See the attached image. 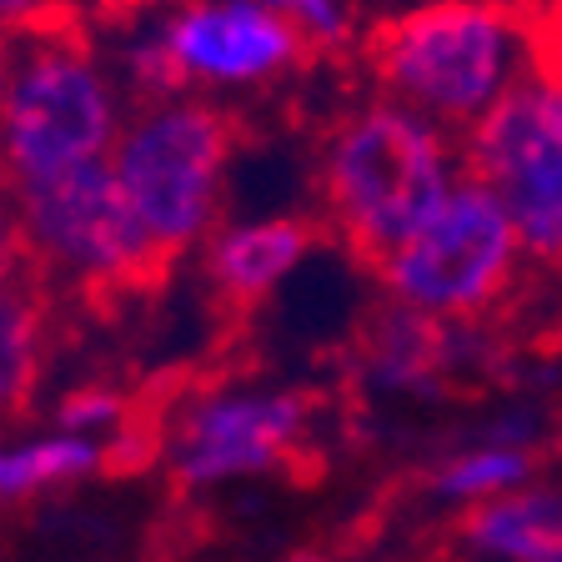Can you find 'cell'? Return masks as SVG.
I'll return each mask as SVG.
<instances>
[{
	"label": "cell",
	"instance_id": "obj_1",
	"mask_svg": "<svg viewBox=\"0 0 562 562\" xmlns=\"http://www.w3.org/2000/svg\"><path fill=\"white\" fill-rule=\"evenodd\" d=\"M462 136L422 111L372 91L351 101L316 146V201L322 222L347 251L382 261L402 246L437 201L462 181Z\"/></svg>",
	"mask_w": 562,
	"mask_h": 562
},
{
	"label": "cell",
	"instance_id": "obj_2",
	"mask_svg": "<svg viewBox=\"0 0 562 562\" xmlns=\"http://www.w3.org/2000/svg\"><path fill=\"white\" fill-rule=\"evenodd\" d=\"M362 60L382 95L462 136L532 76V15L503 0H422L362 35Z\"/></svg>",
	"mask_w": 562,
	"mask_h": 562
},
{
	"label": "cell",
	"instance_id": "obj_3",
	"mask_svg": "<svg viewBox=\"0 0 562 562\" xmlns=\"http://www.w3.org/2000/svg\"><path fill=\"white\" fill-rule=\"evenodd\" d=\"M131 105L111 50L95 46L81 21L60 15L25 31L0 95V181L21 191L76 166L111 161Z\"/></svg>",
	"mask_w": 562,
	"mask_h": 562
},
{
	"label": "cell",
	"instance_id": "obj_4",
	"mask_svg": "<svg viewBox=\"0 0 562 562\" xmlns=\"http://www.w3.org/2000/svg\"><path fill=\"white\" fill-rule=\"evenodd\" d=\"M232 156L236 121L222 101L181 91L131 105L111 146V171L161 267L201 251V241L226 222Z\"/></svg>",
	"mask_w": 562,
	"mask_h": 562
},
{
	"label": "cell",
	"instance_id": "obj_5",
	"mask_svg": "<svg viewBox=\"0 0 562 562\" xmlns=\"http://www.w3.org/2000/svg\"><path fill=\"white\" fill-rule=\"evenodd\" d=\"M527 246L487 181L462 171L437 211L402 246L376 261L386 302L427 312L437 322H482L517 292Z\"/></svg>",
	"mask_w": 562,
	"mask_h": 562
},
{
	"label": "cell",
	"instance_id": "obj_6",
	"mask_svg": "<svg viewBox=\"0 0 562 562\" xmlns=\"http://www.w3.org/2000/svg\"><path fill=\"white\" fill-rule=\"evenodd\" d=\"M15 201H21L31 267H41L50 281L81 292H116L161 271V257L140 232L111 161H91L21 187Z\"/></svg>",
	"mask_w": 562,
	"mask_h": 562
},
{
	"label": "cell",
	"instance_id": "obj_7",
	"mask_svg": "<svg viewBox=\"0 0 562 562\" xmlns=\"http://www.w3.org/2000/svg\"><path fill=\"white\" fill-rule=\"evenodd\" d=\"M146 25L171 95L191 91L226 105L277 91L312 60L302 35L267 0H166L146 11Z\"/></svg>",
	"mask_w": 562,
	"mask_h": 562
},
{
	"label": "cell",
	"instance_id": "obj_8",
	"mask_svg": "<svg viewBox=\"0 0 562 562\" xmlns=\"http://www.w3.org/2000/svg\"><path fill=\"white\" fill-rule=\"evenodd\" d=\"M306 432H312V402L302 392L232 382L176 402L156 437V452L181 487L211 492L286 468L302 452Z\"/></svg>",
	"mask_w": 562,
	"mask_h": 562
},
{
	"label": "cell",
	"instance_id": "obj_9",
	"mask_svg": "<svg viewBox=\"0 0 562 562\" xmlns=\"http://www.w3.org/2000/svg\"><path fill=\"white\" fill-rule=\"evenodd\" d=\"M462 166L507 206L527 261L558 271L562 261V81L532 70L472 131H462Z\"/></svg>",
	"mask_w": 562,
	"mask_h": 562
},
{
	"label": "cell",
	"instance_id": "obj_10",
	"mask_svg": "<svg viewBox=\"0 0 562 562\" xmlns=\"http://www.w3.org/2000/svg\"><path fill=\"white\" fill-rule=\"evenodd\" d=\"M477 322H437L402 302H382V312L362 327L357 367L382 397H427L452 367L477 362Z\"/></svg>",
	"mask_w": 562,
	"mask_h": 562
},
{
	"label": "cell",
	"instance_id": "obj_11",
	"mask_svg": "<svg viewBox=\"0 0 562 562\" xmlns=\"http://www.w3.org/2000/svg\"><path fill=\"white\" fill-rule=\"evenodd\" d=\"M316 251V226L306 216L277 211V216H241L222 222L201 241V271L206 286L232 306H257L281 292L306 257Z\"/></svg>",
	"mask_w": 562,
	"mask_h": 562
},
{
	"label": "cell",
	"instance_id": "obj_12",
	"mask_svg": "<svg viewBox=\"0 0 562 562\" xmlns=\"http://www.w3.org/2000/svg\"><path fill=\"white\" fill-rule=\"evenodd\" d=\"M462 542L487 562H562V492L527 482L468 507Z\"/></svg>",
	"mask_w": 562,
	"mask_h": 562
},
{
	"label": "cell",
	"instance_id": "obj_13",
	"mask_svg": "<svg viewBox=\"0 0 562 562\" xmlns=\"http://www.w3.org/2000/svg\"><path fill=\"white\" fill-rule=\"evenodd\" d=\"M111 442L81 432H35V437H0V503H25L50 487L81 482L105 468Z\"/></svg>",
	"mask_w": 562,
	"mask_h": 562
},
{
	"label": "cell",
	"instance_id": "obj_14",
	"mask_svg": "<svg viewBox=\"0 0 562 562\" xmlns=\"http://www.w3.org/2000/svg\"><path fill=\"white\" fill-rule=\"evenodd\" d=\"M46 362V302L25 277L0 281V417L25 407Z\"/></svg>",
	"mask_w": 562,
	"mask_h": 562
},
{
	"label": "cell",
	"instance_id": "obj_15",
	"mask_svg": "<svg viewBox=\"0 0 562 562\" xmlns=\"http://www.w3.org/2000/svg\"><path fill=\"white\" fill-rule=\"evenodd\" d=\"M538 472V457L532 447H497V442H472L462 452H452L437 468L432 492L447 497V503H462V507H477L487 497H503V492H517L532 482Z\"/></svg>",
	"mask_w": 562,
	"mask_h": 562
},
{
	"label": "cell",
	"instance_id": "obj_16",
	"mask_svg": "<svg viewBox=\"0 0 562 562\" xmlns=\"http://www.w3.org/2000/svg\"><path fill=\"white\" fill-rule=\"evenodd\" d=\"M281 21L302 35L312 56H337L357 41V11L351 0H267Z\"/></svg>",
	"mask_w": 562,
	"mask_h": 562
},
{
	"label": "cell",
	"instance_id": "obj_17",
	"mask_svg": "<svg viewBox=\"0 0 562 562\" xmlns=\"http://www.w3.org/2000/svg\"><path fill=\"white\" fill-rule=\"evenodd\" d=\"M126 417H131V407L116 386H81V392H70L56 407L60 432H81V437H95V442H111V447H116V432L126 427Z\"/></svg>",
	"mask_w": 562,
	"mask_h": 562
},
{
	"label": "cell",
	"instance_id": "obj_18",
	"mask_svg": "<svg viewBox=\"0 0 562 562\" xmlns=\"http://www.w3.org/2000/svg\"><path fill=\"white\" fill-rule=\"evenodd\" d=\"M25 267H31V246H25L21 201H15V187L0 181V281L25 277Z\"/></svg>",
	"mask_w": 562,
	"mask_h": 562
},
{
	"label": "cell",
	"instance_id": "obj_19",
	"mask_svg": "<svg viewBox=\"0 0 562 562\" xmlns=\"http://www.w3.org/2000/svg\"><path fill=\"white\" fill-rule=\"evenodd\" d=\"M532 70H558L562 66V0L532 5Z\"/></svg>",
	"mask_w": 562,
	"mask_h": 562
},
{
	"label": "cell",
	"instance_id": "obj_20",
	"mask_svg": "<svg viewBox=\"0 0 562 562\" xmlns=\"http://www.w3.org/2000/svg\"><path fill=\"white\" fill-rule=\"evenodd\" d=\"M156 5H166V0H60V15H70V21H131V15L140 11H156Z\"/></svg>",
	"mask_w": 562,
	"mask_h": 562
},
{
	"label": "cell",
	"instance_id": "obj_21",
	"mask_svg": "<svg viewBox=\"0 0 562 562\" xmlns=\"http://www.w3.org/2000/svg\"><path fill=\"white\" fill-rule=\"evenodd\" d=\"M50 21H60V0H0V31L25 35Z\"/></svg>",
	"mask_w": 562,
	"mask_h": 562
},
{
	"label": "cell",
	"instance_id": "obj_22",
	"mask_svg": "<svg viewBox=\"0 0 562 562\" xmlns=\"http://www.w3.org/2000/svg\"><path fill=\"white\" fill-rule=\"evenodd\" d=\"M15 46H21V35L0 31V95H5V86H11V70H15Z\"/></svg>",
	"mask_w": 562,
	"mask_h": 562
},
{
	"label": "cell",
	"instance_id": "obj_23",
	"mask_svg": "<svg viewBox=\"0 0 562 562\" xmlns=\"http://www.w3.org/2000/svg\"><path fill=\"white\" fill-rule=\"evenodd\" d=\"M548 76H552V81H562V66H558V70H548Z\"/></svg>",
	"mask_w": 562,
	"mask_h": 562
},
{
	"label": "cell",
	"instance_id": "obj_24",
	"mask_svg": "<svg viewBox=\"0 0 562 562\" xmlns=\"http://www.w3.org/2000/svg\"><path fill=\"white\" fill-rule=\"evenodd\" d=\"M558 271H562V261H558Z\"/></svg>",
	"mask_w": 562,
	"mask_h": 562
}]
</instances>
